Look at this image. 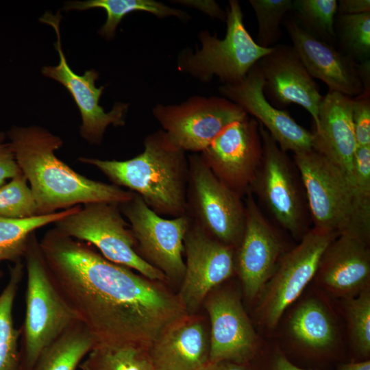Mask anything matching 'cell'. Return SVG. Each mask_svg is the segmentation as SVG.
Wrapping results in <instances>:
<instances>
[{"label":"cell","mask_w":370,"mask_h":370,"mask_svg":"<svg viewBox=\"0 0 370 370\" xmlns=\"http://www.w3.org/2000/svg\"><path fill=\"white\" fill-rule=\"evenodd\" d=\"M39 243L56 287L92 335L95 347L147 352L189 314L162 282L107 260L87 243L53 227Z\"/></svg>","instance_id":"cell-1"},{"label":"cell","mask_w":370,"mask_h":370,"mask_svg":"<svg viewBox=\"0 0 370 370\" xmlns=\"http://www.w3.org/2000/svg\"><path fill=\"white\" fill-rule=\"evenodd\" d=\"M6 136L17 164L29 182L38 215L94 202L121 204L134 193L89 179L60 160V137L40 126H13Z\"/></svg>","instance_id":"cell-2"},{"label":"cell","mask_w":370,"mask_h":370,"mask_svg":"<svg viewBox=\"0 0 370 370\" xmlns=\"http://www.w3.org/2000/svg\"><path fill=\"white\" fill-rule=\"evenodd\" d=\"M144 150L126 160L80 157L79 160L99 169L112 183L139 195L160 216L186 214L188 160L186 152L158 130L147 135Z\"/></svg>","instance_id":"cell-3"},{"label":"cell","mask_w":370,"mask_h":370,"mask_svg":"<svg viewBox=\"0 0 370 370\" xmlns=\"http://www.w3.org/2000/svg\"><path fill=\"white\" fill-rule=\"evenodd\" d=\"M24 259L27 288L20 370H32L44 349L79 319L56 287L35 232L29 238Z\"/></svg>","instance_id":"cell-4"},{"label":"cell","mask_w":370,"mask_h":370,"mask_svg":"<svg viewBox=\"0 0 370 370\" xmlns=\"http://www.w3.org/2000/svg\"><path fill=\"white\" fill-rule=\"evenodd\" d=\"M226 34L223 39L208 31L199 35L201 47L195 52L184 50L178 57L177 68L204 82L214 76L223 84H235L246 77L249 70L271 48L260 47L251 38L243 23V14L236 0L229 1Z\"/></svg>","instance_id":"cell-5"},{"label":"cell","mask_w":370,"mask_h":370,"mask_svg":"<svg viewBox=\"0 0 370 370\" xmlns=\"http://www.w3.org/2000/svg\"><path fill=\"white\" fill-rule=\"evenodd\" d=\"M293 162L304 186L313 227L361 238L356 199L347 177L312 149L294 153Z\"/></svg>","instance_id":"cell-6"},{"label":"cell","mask_w":370,"mask_h":370,"mask_svg":"<svg viewBox=\"0 0 370 370\" xmlns=\"http://www.w3.org/2000/svg\"><path fill=\"white\" fill-rule=\"evenodd\" d=\"M54 225L62 234L97 247L105 258L112 262L136 270L151 280L163 282L167 280L162 271L136 251L135 239L119 204H86Z\"/></svg>","instance_id":"cell-7"},{"label":"cell","mask_w":370,"mask_h":370,"mask_svg":"<svg viewBox=\"0 0 370 370\" xmlns=\"http://www.w3.org/2000/svg\"><path fill=\"white\" fill-rule=\"evenodd\" d=\"M262 158L250 186L271 215L283 229L302 238L309 213L306 197L298 170L286 152L259 124Z\"/></svg>","instance_id":"cell-8"},{"label":"cell","mask_w":370,"mask_h":370,"mask_svg":"<svg viewBox=\"0 0 370 370\" xmlns=\"http://www.w3.org/2000/svg\"><path fill=\"white\" fill-rule=\"evenodd\" d=\"M188 160L186 214L213 238L236 249L245 225L243 197L219 180L200 153Z\"/></svg>","instance_id":"cell-9"},{"label":"cell","mask_w":370,"mask_h":370,"mask_svg":"<svg viewBox=\"0 0 370 370\" xmlns=\"http://www.w3.org/2000/svg\"><path fill=\"white\" fill-rule=\"evenodd\" d=\"M119 208L136 241V251L167 279H183L184 240L190 222L186 214L166 219L153 211L136 193Z\"/></svg>","instance_id":"cell-10"},{"label":"cell","mask_w":370,"mask_h":370,"mask_svg":"<svg viewBox=\"0 0 370 370\" xmlns=\"http://www.w3.org/2000/svg\"><path fill=\"white\" fill-rule=\"evenodd\" d=\"M152 114L169 139L185 152H201L228 125L247 114L223 97L194 96L179 105H156Z\"/></svg>","instance_id":"cell-11"},{"label":"cell","mask_w":370,"mask_h":370,"mask_svg":"<svg viewBox=\"0 0 370 370\" xmlns=\"http://www.w3.org/2000/svg\"><path fill=\"white\" fill-rule=\"evenodd\" d=\"M337 236L313 227L281 258L261 292L259 312L269 327L278 324L285 310L316 275L323 254Z\"/></svg>","instance_id":"cell-12"},{"label":"cell","mask_w":370,"mask_h":370,"mask_svg":"<svg viewBox=\"0 0 370 370\" xmlns=\"http://www.w3.org/2000/svg\"><path fill=\"white\" fill-rule=\"evenodd\" d=\"M61 19L60 11L56 14L47 12L40 18V22L53 28L57 38L54 47L60 58L57 66H45L41 72L43 75L58 82L67 89L81 114V136L90 144L99 145L109 125L118 127L125 125L129 103L116 102L110 112L104 111L99 103L104 86L97 88L95 84L99 79V73L95 69H90L82 75H78L71 69L66 61L61 43Z\"/></svg>","instance_id":"cell-13"},{"label":"cell","mask_w":370,"mask_h":370,"mask_svg":"<svg viewBox=\"0 0 370 370\" xmlns=\"http://www.w3.org/2000/svg\"><path fill=\"white\" fill-rule=\"evenodd\" d=\"M200 155L219 180L245 196L262 158L259 123L247 115L230 123Z\"/></svg>","instance_id":"cell-14"},{"label":"cell","mask_w":370,"mask_h":370,"mask_svg":"<svg viewBox=\"0 0 370 370\" xmlns=\"http://www.w3.org/2000/svg\"><path fill=\"white\" fill-rule=\"evenodd\" d=\"M184 247L186 260L178 297L189 314L232 275L236 249L213 238L191 219Z\"/></svg>","instance_id":"cell-15"},{"label":"cell","mask_w":370,"mask_h":370,"mask_svg":"<svg viewBox=\"0 0 370 370\" xmlns=\"http://www.w3.org/2000/svg\"><path fill=\"white\" fill-rule=\"evenodd\" d=\"M267 99L275 107L295 103L308 111L319 123V110L323 97L292 45L278 44L258 62Z\"/></svg>","instance_id":"cell-16"},{"label":"cell","mask_w":370,"mask_h":370,"mask_svg":"<svg viewBox=\"0 0 370 370\" xmlns=\"http://www.w3.org/2000/svg\"><path fill=\"white\" fill-rule=\"evenodd\" d=\"M246 219L237 249L236 267L245 295L254 299L261 293L281 259L282 243L264 217L254 196L244 198Z\"/></svg>","instance_id":"cell-17"},{"label":"cell","mask_w":370,"mask_h":370,"mask_svg":"<svg viewBox=\"0 0 370 370\" xmlns=\"http://www.w3.org/2000/svg\"><path fill=\"white\" fill-rule=\"evenodd\" d=\"M257 63L241 82L223 84L221 95L254 118L272 136L280 148L293 153L312 149V133L298 124L289 113L275 107L267 99Z\"/></svg>","instance_id":"cell-18"},{"label":"cell","mask_w":370,"mask_h":370,"mask_svg":"<svg viewBox=\"0 0 370 370\" xmlns=\"http://www.w3.org/2000/svg\"><path fill=\"white\" fill-rule=\"evenodd\" d=\"M282 25L310 75L324 82L330 92L352 98L363 92L357 62L305 32L293 16L284 17Z\"/></svg>","instance_id":"cell-19"},{"label":"cell","mask_w":370,"mask_h":370,"mask_svg":"<svg viewBox=\"0 0 370 370\" xmlns=\"http://www.w3.org/2000/svg\"><path fill=\"white\" fill-rule=\"evenodd\" d=\"M210 321V362L246 360L254 351L256 335L238 297L229 291L206 303Z\"/></svg>","instance_id":"cell-20"},{"label":"cell","mask_w":370,"mask_h":370,"mask_svg":"<svg viewBox=\"0 0 370 370\" xmlns=\"http://www.w3.org/2000/svg\"><path fill=\"white\" fill-rule=\"evenodd\" d=\"M352 107L353 98L328 91L319 107V123L312 133V149L340 169L347 177L353 188L357 144L352 123Z\"/></svg>","instance_id":"cell-21"},{"label":"cell","mask_w":370,"mask_h":370,"mask_svg":"<svg viewBox=\"0 0 370 370\" xmlns=\"http://www.w3.org/2000/svg\"><path fill=\"white\" fill-rule=\"evenodd\" d=\"M369 242L343 233L327 247L317 271L319 282L330 292L349 297L369 288Z\"/></svg>","instance_id":"cell-22"},{"label":"cell","mask_w":370,"mask_h":370,"mask_svg":"<svg viewBox=\"0 0 370 370\" xmlns=\"http://www.w3.org/2000/svg\"><path fill=\"white\" fill-rule=\"evenodd\" d=\"M156 370H201L210 336L201 319L188 314L166 330L147 352Z\"/></svg>","instance_id":"cell-23"},{"label":"cell","mask_w":370,"mask_h":370,"mask_svg":"<svg viewBox=\"0 0 370 370\" xmlns=\"http://www.w3.org/2000/svg\"><path fill=\"white\" fill-rule=\"evenodd\" d=\"M95 346L91 333L77 321L44 349L32 370H77Z\"/></svg>","instance_id":"cell-24"},{"label":"cell","mask_w":370,"mask_h":370,"mask_svg":"<svg viewBox=\"0 0 370 370\" xmlns=\"http://www.w3.org/2000/svg\"><path fill=\"white\" fill-rule=\"evenodd\" d=\"M21 262L10 268V278L0 293V370H20L21 328L15 327L13 308L23 277Z\"/></svg>","instance_id":"cell-25"},{"label":"cell","mask_w":370,"mask_h":370,"mask_svg":"<svg viewBox=\"0 0 370 370\" xmlns=\"http://www.w3.org/2000/svg\"><path fill=\"white\" fill-rule=\"evenodd\" d=\"M92 8L103 9L107 14L105 23L99 30V34L106 39L114 37L116 29L121 20L127 14L135 11L151 13L158 17L169 16L186 19L187 14L182 10L168 7L161 2L153 0H86L68 1L64 10H86Z\"/></svg>","instance_id":"cell-26"},{"label":"cell","mask_w":370,"mask_h":370,"mask_svg":"<svg viewBox=\"0 0 370 370\" xmlns=\"http://www.w3.org/2000/svg\"><path fill=\"white\" fill-rule=\"evenodd\" d=\"M80 206L26 219H10L0 217V263L21 262L27 250L31 235L47 225L54 223L75 211Z\"/></svg>","instance_id":"cell-27"},{"label":"cell","mask_w":370,"mask_h":370,"mask_svg":"<svg viewBox=\"0 0 370 370\" xmlns=\"http://www.w3.org/2000/svg\"><path fill=\"white\" fill-rule=\"evenodd\" d=\"M292 334L303 344L316 349L330 345L335 338V330L327 310L317 300L302 303L290 321Z\"/></svg>","instance_id":"cell-28"},{"label":"cell","mask_w":370,"mask_h":370,"mask_svg":"<svg viewBox=\"0 0 370 370\" xmlns=\"http://www.w3.org/2000/svg\"><path fill=\"white\" fill-rule=\"evenodd\" d=\"M291 12L297 25L305 32L334 46L336 0H293Z\"/></svg>","instance_id":"cell-29"},{"label":"cell","mask_w":370,"mask_h":370,"mask_svg":"<svg viewBox=\"0 0 370 370\" xmlns=\"http://www.w3.org/2000/svg\"><path fill=\"white\" fill-rule=\"evenodd\" d=\"M334 31L339 51L357 63L370 60V12L336 14Z\"/></svg>","instance_id":"cell-30"},{"label":"cell","mask_w":370,"mask_h":370,"mask_svg":"<svg viewBox=\"0 0 370 370\" xmlns=\"http://www.w3.org/2000/svg\"><path fill=\"white\" fill-rule=\"evenodd\" d=\"M79 367L82 370H156L147 352L132 347H95Z\"/></svg>","instance_id":"cell-31"},{"label":"cell","mask_w":370,"mask_h":370,"mask_svg":"<svg viewBox=\"0 0 370 370\" xmlns=\"http://www.w3.org/2000/svg\"><path fill=\"white\" fill-rule=\"evenodd\" d=\"M254 11L258 33L256 42L261 47L271 48L281 38V25L285 15L291 12L293 0H249Z\"/></svg>","instance_id":"cell-32"},{"label":"cell","mask_w":370,"mask_h":370,"mask_svg":"<svg viewBox=\"0 0 370 370\" xmlns=\"http://www.w3.org/2000/svg\"><path fill=\"white\" fill-rule=\"evenodd\" d=\"M37 215L34 195L22 172L0 186V217L26 219Z\"/></svg>","instance_id":"cell-33"},{"label":"cell","mask_w":370,"mask_h":370,"mask_svg":"<svg viewBox=\"0 0 370 370\" xmlns=\"http://www.w3.org/2000/svg\"><path fill=\"white\" fill-rule=\"evenodd\" d=\"M353 190L357 218L370 225V146L358 147L354 160Z\"/></svg>","instance_id":"cell-34"},{"label":"cell","mask_w":370,"mask_h":370,"mask_svg":"<svg viewBox=\"0 0 370 370\" xmlns=\"http://www.w3.org/2000/svg\"><path fill=\"white\" fill-rule=\"evenodd\" d=\"M347 312L352 339L362 353L370 351V291L369 288L348 298Z\"/></svg>","instance_id":"cell-35"},{"label":"cell","mask_w":370,"mask_h":370,"mask_svg":"<svg viewBox=\"0 0 370 370\" xmlns=\"http://www.w3.org/2000/svg\"><path fill=\"white\" fill-rule=\"evenodd\" d=\"M352 123L357 147L370 146V92L353 98Z\"/></svg>","instance_id":"cell-36"},{"label":"cell","mask_w":370,"mask_h":370,"mask_svg":"<svg viewBox=\"0 0 370 370\" xmlns=\"http://www.w3.org/2000/svg\"><path fill=\"white\" fill-rule=\"evenodd\" d=\"M6 134L0 132V186L21 173Z\"/></svg>","instance_id":"cell-37"},{"label":"cell","mask_w":370,"mask_h":370,"mask_svg":"<svg viewBox=\"0 0 370 370\" xmlns=\"http://www.w3.org/2000/svg\"><path fill=\"white\" fill-rule=\"evenodd\" d=\"M370 12L369 0H340L337 1V14L343 15Z\"/></svg>","instance_id":"cell-38"},{"label":"cell","mask_w":370,"mask_h":370,"mask_svg":"<svg viewBox=\"0 0 370 370\" xmlns=\"http://www.w3.org/2000/svg\"><path fill=\"white\" fill-rule=\"evenodd\" d=\"M357 68L363 92H370V60L358 63Z\"/></svg>","instance_id":"cell-39"},{"label":"cell","mask_w":370,"mask_h":370,"mask_svg":"<svg viewBox=\"0 0 370 370\" xmlns=\"http://www.w3.org/2000/svg\"><path fill=\"white\" fill-rule=\"evenodd\" d=\"M201 370H246L238 363L232 361L208 362Z\"/></svg>","instance_id":"cell-40"},{"label":"cell","mask_w":370,"mask_h":370,"mask_svg":"<svg viewBox=\"0 0 370 370\" xmlns=\"http://www.w3.org/2000/svg\"><path fill=\"white\" fill-rule=\"evenodd\" d=\"M275 370H304L293 365L284 356H280L275 365Z\"/></svg>","instance_id":"cell-41"},{"label":"cell","mask_w":370,"mask_h":370,"mask_svg":"<svg viewBox=\"0 0 370 370\" xmlns=\"http://www.w3.org/2000/svg\"><path fill=\"white\" fill-rule=\"evenodd\" d=\"M341 370H370V362L347 364L343 366Z\"/></svg>","instance_id":"cell-42"},{"label":"cell","mask_w":370,"mask_h":370,"mask_svg":"<svg viewBox=\"0 0 370 370\" xmlns=\"http://www.w3.org/2000/svg\"><path fill=\"white\" fill-rule=\"evenodd\" d=\"M2 275H3V273L0 271V278H1Z\"/></svg>","instance_id":"cell-43"}]
</instances>
